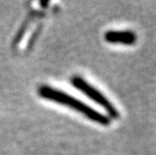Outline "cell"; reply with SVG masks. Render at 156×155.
<instances>
[{"label":"cell","mask_w":156,"mask_h":155,"mask_svg":"<svg viewBox=\"0 0 156 155\" xmlns=\"http://www.w3.org/2000/svg\"><path fill=\"white\" fill-rule=\"evenodd\" d=\"M38 94L45 100L55 102V103L61 104L62 106L72 109V110L82 114L83 116H85L91 121L101 125V126H108L111 123L110 118L107 117L106 115L91 108L87 104H85L84 102L73 97L72 95H69L66 92H62L56 88L46 85L41 86L38 88Z\"/></svg>","instance_id":"cell-1"},{"label":"cell","mask_w":156,"mask_h":155,"mask_svg":"<svg viewBox=\"0 0 156 155\" xmlns=\"http://www.w3.org/2000/svg\"><path fill=\"white\" fill-rule=\"evenodd\" d=\"M71 83L80 92H82L83 94L87 96L92 101H94L95 103H97L101 107L104 108L105 111L107 112L111 118H113V119H118L120 117L119 111L112 104V102H110V100L104 94L101 93L97 88H95L94 86L89 84L81 76H74L71 80Z\"/></svg>","instance_id":"cell-2"},{"label":"cell","mask_w":156,"mask_h":155,"mask_svg":"<svg viewBox=\"0 0 156 155\" xmlns=\"http://www.w3.org/2000/svg\"><path fill=\"white\" fill-rule=\"evenodd\" d=\"M104 38L109 44L133 45L137 41V35L132 30H109L105 33Z\"/></svg>","instance_id":"cell-3"}]
</instances>
